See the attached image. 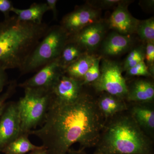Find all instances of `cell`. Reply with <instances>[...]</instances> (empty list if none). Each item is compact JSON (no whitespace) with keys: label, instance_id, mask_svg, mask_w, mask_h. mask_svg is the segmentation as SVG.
<instances>
[{"label":"cell","instance_id":"23","mask_svg":"<svg viewBox=\"0 0 154 154\" xmlns=\"http://www.w3.org/2000/svg\"><path fill=\"white\" fill-rule=\"evenodd\" d=\"M101 59V57L96 58L94 63L84 76L82 82V85L94 83L98 79L100 74V63Z\"/></svg>","mask_w":154,"mask_h":154},{"label":"cell","instance_id":"11","mask_svg":"<svg viewBox=\"0 0 154 154\" xmlns=\"http://www.w3.org/2000/svg\"><path fill=\"white\" fill-rule=\"evenodd\" d=\"M105 26L103 22H96L88 25L74 35L69 37V41L78 45L83 50L91 51L99 46L104 37Z\"/></svg>","mask_w":154,"mask_h":154},{"label":"cell","instance_id":"29","mask_svg":"<svg viewBox=\"0 0 154 154\" xmlns=\"http://www.w3.org/2000/svg\"><path fill=\"white\" fill-rule=\"evenodd\" d=\"M58 1L57 0H47L46 3L48 7L49 11H52L54 17L56 19L57 17V4Z\"/></svg>","mask_w":154,"mask_h":154},{"label":"cell","instance_id":"24","mask_svg":"<svg viewBox=\"0 0 154 154\" xmlns=\"http://www.w3.org/2000/svg\"><path fill=\"white\" fill-rule=\"evenodd\" d=\"M126 71L127 74L130 76H149L152 75L144 61L141 62L135 66L128 69Z\"/></svg>","mask_w":154,"mask_h":154},{"label":"cell","instance_id":"33","mask_svg":"<svg viewBox=\"0 0 154 154\" xmlns=\"http://www.w3.org/2000/svg\"><path fill=\"white\" fill-rule=\"evenodd\" d=\"M76 154V153H68L67 152L66 154Z\"/></svg>","mask_w":154,"mask_h":154},{"label":"cell","instance_id":"14","mask_svg":"<svg viewBox=\"0 0 154 154\" xmlns=\"http://www.w3.org/2000/svg\"><path fill=\"white\" fill-rule=\"evenodd\" d=\"M131 43L132 40L129 36L116 33H111L104 42L102 51L105 55H119L126 51Z\"/></svg>","mask_w":154,"mask_h":154},{"label":"cell","instance_id":"31","mask_svg":"<svg viewBox=\"0 0 154 154\" xmlns=\"http://www.w3.org/2000/svg\"><path fill=\"white\" fill-rule=\"evenodd\" d=\"M30 154H49V153L47 150L44 147L40 149L32 152V153Z\"/></svg>","mask_w":154,"mask_h":154},{"label":"cell","instance_id":"4","mask_svg":"<svg viewBox=\"0 0 154 154\" xmlns=\"http://www.w3.org/2000/svg\"><path fill=\"white\" fill-rule=\"evenodd\" d=\"M69 35L60 25L49 27L43 38L30 53L22 68V74L38 71L60 56Z\"/></svg>","mask_w":154,"mask_h":154},{"label":"cell","instance_id":"13","mask_svg":"<svg viewBox=\"0 0 154 154\" xmlns=\"http://www.w3.org/2000/svg\"><path fill=\"white\" fill-rule=\"evenodd\" d=\"M127 99L130 102L146 103L154 98V85L151 82L140 80L135 82L128 89Z\"/></svg>","mask_w":154,"mask_h":154},{"label":"cell","instance_id":"26","mask_svg":"<svg viewBox=\"0 0 154 154\" xmlns=\"http://www.w3.org/2000/svg\"><path fill=\"white\" fill-rule=\"evenodd\" d=\"M16 86L17 84L15 82L11 83L5 92L0 95V117L2 116L6 105L8 104L7 100L15 92Z\"/></svg>","mask_w":154,"mask_h":154},{"label":"cell","instance_id":"2","mask_svg":"<svg viewBox=\"0 0 154 154\" xmlns=\"http://www.w3.org/2000/svg\"><path fill=\"white\" fill-rule=\"evenodd\" d=\"M49 28L45 23L22 22L16 16L0 22V67L22 68Z\"/></svg>","mask_w":154,"mask_h":154},{"label":"cell","instance_id":"16","mask_svg":"<svg viewBox=\"0 0 154 154\" xmlns=\"http://www.w3.org/2000/svg\"><path fill=\"white\" fill-rule=\"evenodd\" d=\"M96 56L85 53L82 56L64 69V74L81 81L96 59Z\"/></svg>","mask_w":154,"mask_h":154},{"label":"cell","instance_id":"19","mask_svg":"<svg viewBox=\"0 0 154 154\" xmlns=\"http://www.w3.org/2000/svg\"><path fill=\"white\" fill-rule=\"evenodd\" d=\"M131 116L141 128L148 131L154 129V111L152 108L145 106H137L133 107Z\"/></svg>","mask_w":154,"mask_h":154},{"label":"cell","instance_id":"6","mask_svg":"<svg viewBox=\"0 0 154 154\" xmlns=\"http://www.w3.org/2000/svg\"><path fill=\"white\" fill-rule=\"evenodd\" d=\"M100 74L93 83L98 92H105L122 99L126 97L128 88L122 74V69L115 61L103 59L100 66Z\"/></svg>","mask_w":154,"mask_h":154},{"label":"cell","instance_id":"7","mask_svg":"<svg viewBox=\"0 0 154 154\" xmlns=\"http://www.w3.org/2000/svg\"><path fill=\"white\" fill-rule=\"evenodd\" d=\"M22 134L17 102H8L0 117V151Z\"/></svg>","mask_w":154,"mask_h":154},{"label":"cell","instance_id":"28","mask_svg":"<svg viewBox=\"0 0 154 154\" xmlns=\"http://www.w3.org/2000/svg\"><path fill=\"white\" fill-rule=\"evenodd\" d=\"M8 82V76L6 70L0 67V95Z\"/></svg>","mask_w":154,"mask_h":154},{"label":"cell","instance_id":"9","mask_svg":"<svg viewBox=\"0 0 154 154\" xmlns=\"http://www.w3.org/2000/svg\"><path fill=\"white\" fill-rule=\"evenodd\" d=\"M32 77L19 85L24 88H40L51 90L61 76L64 74L59 57L37 71Z\"/></svg>","mask_w":154,"mask_h":154},{"label":"cell","instance_id":"17","mask_svg":"<svg viewBox=\"0 0 154 154\" xmlns=\"http://www.w3.org/2000/svg\"><path fill=\"white\" fill-rule=\"evenodd\" d=\"M97 104L99 111L106 117L113 116L127 109L122 99L107 93L100 97Z\"/></svg>","mask_w":154,"mask_h":154},{"label":"cell","instance_id":"25","mask_svg":"<svg viewBox=\"0 0 154 154\" xmlns=\"http://www.w3.org/2000/svg\"><path fill=\"white\" fill-rule=\"evenodd\" d=\"M145 60L146 62V65L148 67L149 70L151 74L154 73V42L146 43L145 52Z\"/></svg>","mask_w":154,"mask_h":154},{"label":"cell","instance_id":"1","mask_svg":"<svg viewBox=\"0 0 154 154\" xmlns=\"http://www.w3.org/2000/svg\"><path fill=\"white\" fill-rule=\"evenodd\" d=\"M96 102L83 94L69 104L51 102L42 125L29 132L38 137L49 154H65L75 143L85 148L99 142L102 124Z\"/></svg>","mask_w":154,"mask_h":154},{"label":"cell","instance_id":"3","mask_svg":"<svg viewBox=\"0 0 154 154\" xmlns=\"http://www.w3.org/2000/svg\"><path fill=\"white\" fill-rule=\"evenodd\" d=\"M96 146L93 154H153L150 140L131 115L111 122Z\"/></svg>","mask_w":154,"mask_h":154},{"label":"cell","instance_id":"27","mask_svg":"<svg viewBox=\"0 0 154 154\" xmlns=\"http://www.w3.org/2000/svg\"><path fill=\"white\" fill-rule=\"evenodd\" d=\"M14 8L13 2L10 0H0V12H2L5 18L10 17V12Z\"/></svg>","mask_w":154,"mask_h":154},{"label":"cell","instance_id":"12","mask_svg":"<svg viewBox=\"0 0 154 154\" xmlns=\"http://www.w3.org/2000/svg\"><path fill=\"white\" fill-rule=\"evenodd\" d=\"M140 20L133 17L122 2L118 5L108 19V26L119 34L126 36L136 33Z\"/></svg>","mask_w":154,"mask_h":154},{"label":"cell","instance_id":"32","mask_svg":"<svg viewBox=\"0 0 154 154\" xmlns=\"http://www.w3.org/2000/svg\"><path fill=\"white\" fill-rule=\"evenodd\" d=\"M80 152L82 154H87L86 152H84V150L80 151Z\"/></svg>","mask_w":154,"mask_h":154},{"label":"cell","instance_id":"10","mask_svg":"<svg viewBox=\"0 0 154 154\" xmlns=\"http://www.w3.org/2000/svg\"><path fill=\"white\" fill-rule=\"evenodd\" d=\"M82 82L62 75L51 88L52 103L56 104H69L74 103L82 96Z\"/></svg>","mask_w":154,"mask_h":154},{"label":"cell","instance_id":"15","mask_svg":"<svg viewBox=\"0 0 154 154\" xmlns=\"http://www.w3.org/2000/svg\"><path fill=\"white\" fill-rule=\"evenodd\" d=\"M49 11L46 3H33L30 8L20 9L14 7L12 12L20 21L41 24L44 14Z\"/></svg>","mask_w":154,"mask_h":154},{"label":"cell","instance_id":"30","mask_svg":"<svg viewBox=\"0 0 154 154\" xmlns=\"http://www.w3.org/2000/svg\"><path fill=\"white\" fill-rule=\"evenodd\" d=\"M100 2L101 6L103 7H110L116 5H119L123 1L119 0H103Z\"/></svg>","mask_w":154,"mask_h":154},{"label":"cell","instance_id":"22","mask_svg":"<svg viewBox=\"0 0 154 154\" xmlns=\"http://www.w3.org/2000/svg\"><path fill=\"white\" fill-rule=\"evenodd\" d=\"M145 51L142 48L139 47L133 50L127 56L125 61L123 70H127L136 66L141 62L144 61Z\"/></svg>","mask_w":154,"mask_h":154},{"label":"cell","instance_id":"8","mask_svg":"<svg viewBox=\"0 0 154 154\" xmlns=\"http://www.w3.org/2000/svg\"><path fill=\"white\" fill-rule=\"evenodd\" d=\"M99 16L100 12L98 9L90 6H83L66 15L60 26L70 36L88 25L99 22Z\"/></svg>","mask_w":154,"mask_h":154},{"label":"cell","instance_id":"20","mask_svg":"<svg viewBox=\"0 0 154 154\" xmlns=\"http://www.w3.org/2000/svg\"><path fill=\"white\" fill-rule=\"evenodd\" d=\"M83 50L74 42L68 41L61 53L59 57L61 65L65 68L85 53Z\"/></svg>","mask_w":154,"mask_h":154},{"label":"cell","instance_id":"18","mask_svg":"<svg viewBox=\"0 0 154 154\" xmlns=\"http://www.w3.org/2000/svg\"><path fill=\"white\" fill-rule=\"evenodd\" d=\"M28 134H22L6 146L3 150L5 154H25L44 147L33 144L28 138Z\"/></svg>","mask_w":154,"mask_h":154},{"label":"cell","instance_id":"21","mask_svg":"<svg viewBox=\"0 0 154 154\" xmlns=\"http://www.w3.org/2000/svg\"><path fill=\"white\" fill-rule=\"evenodd\" d=\"M136 33L142 41L146 43L154 42V18L140 21Z\"/></svg>","mask_w":154,"mask_h":154},{"label":"cell","instance_id":"5","mask_svg":"<svg viewBox=\"0 0 154 154\" xmlns=\"http://www.w3.org/2000/svg\"><path fill=\"white\" fill-rule=\"evenodd\" d=\"M17 102L22 134L29 132L44 122L52 101L51 90L26 88Z\"/></svg>","mask_w":154,"mask_h":154}]
</instances>
